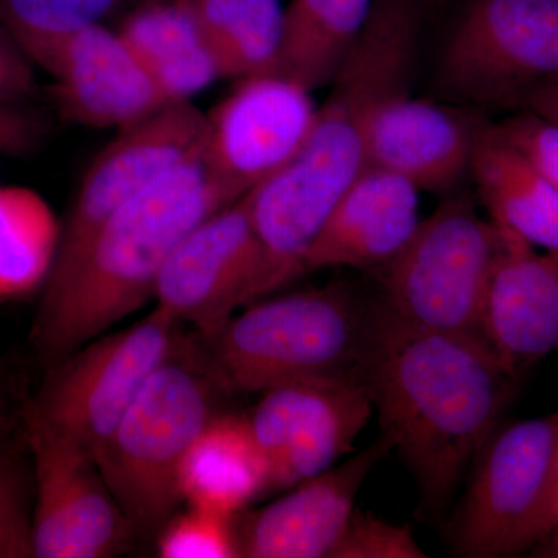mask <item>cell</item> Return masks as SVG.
<instances>
[{
  "mask_svg": "<svg viewBox=\"0 0 558 558\" xmlns=\"http://www.w3.org/2000/svg\"><path fill=\"white\" fill-rule=\"evenodd\" d=\"M376 0H292L284 9L274 75L314 92L330 86Z\"/></svg>",
  "mask_w": 558,
  "mask_h": 558,
  "instance_id": "23",
  "label": "cell"
},
{
  "mask_svg": "<svg viewBox=\"0 0 558 558\" xmlns=\"http://www.w3.org/2000/svg\"><path fill=\"white\" fill-rule=\"evenodd\" d=\"M558 526V447L556 459V481H554V497L550 502L549 510V531H554Z\"/></svg>",
  "mask_w": 558,
  "mask_h": 558,
  "instance_id": "34",
  "label": "cell"
},
{
  "mask_svg": "<svg viewBox=\"0 0 558 558\" xmlns=\"http://www.w3.org/2000/svg\"><path fill=\"white\" fill-rule=\"evenodd\" d=\"M119 32L167 102L191 101L222 80L189 0L135 7Z\"/></svg>",
  "mask_w": 558,
  "mask_h": 558,
  "instance_id": "21",
  "label": "cell"
},
{
  "mask_svg": "<svg viewBox=\"0 0 558 558\" xmlns=\"http://www.w3.org/2000/svg\"><path fill=\"white\" fill-rule=\"evenodd\" d=\"M427 557L409 527L398 526L355 509L330 558Z\"/></svg>",
  "mask_w": 558,
  "mask_h": 558,
  "instance_id": "29",
  "label": "cell"
},
{
  "mask_svg": "<svg viewBox=\"0 0 558 558\" xmlns=\"http://www.w3.org/2000/svg\"><path fill=\"white\" fill-rule=\"evenodd\" d=\"M470 178L494 226L532 247L558 253V191L497 124L481 130Z\"/></svg>",
  "mask_w": 558,
  "mask_h": 558,
  "instance_id": "20",
  "label": "cell"
},
{
  "mask_svg": "<svg viewBox=\"0 0 558 558\" xmlns=\"http://www.w3.org/2000/svg\"><path fill=\"white\" fill-rule=\"evenodd\" d=\"M60 238L57 216L39 193L25 186L0 189V300L44 288Z\"/></svg>",
  "mask_w": 558,
  "mask_h": 558,
  "instance_id": "25",
  "label": "cell"
},
{
  "mask_svg": "<svg viewBox=\"0 0 558 558\" xmlns=\"http://www.w3.org/2000/svg\"><path fill=\"white\" fill-rule=\"evenodd\" d=\"M260 395L247 421L269 468V492L333 468L354 450L374 410L362 371L301 377Z\"/></svg>",
  "mask_w": 558,
  "mask_h": 558,
  "instance_id": "11",
  "label": "cell"
},
{
  "mask_svg": "<svg viewBox=\"0 0 558 558\" xmlns=\"http://www.w3.org/2000/svg\"><path fill=\"white\" fill-rule=\"evenodd\" d=\"M418 223L416 186L395 172L366 167L330 211L304 259V274L387 266L409 244Z\"/></svg>",
  "mask_w": 558,
  "mask_h": 558,
  "instance_id": "19",
  "label": "cell"
},
{
  "mask_svg": "<svg viewBox=\"0 0 558 558\" xmlns=\"http://www.w3.org/2000/svg\"><path fill=\"white\" fill-rule=\"evenodd\" d=\"M33 469L20 454H0V558L35 557Z\"/></svg>",
  "mask_w": 558,
  "mask_h": 558,
  "instance_id": "27",
  "label": "cell"
},
{
  "mask_svg": "<svg viewBox=\"0 0 558 558\" xmlns=\"http://www.w3.org/2000/svg\"><path fill=\"white\" fill-rule=\"evenodd\" d=\"M175 325L156 306L131 328L83 344L51 366L28 413L78 442L97 461L150 376L171 357Z\"/></svg>",
  "mask_w": 558,
  "mask_h": 558,
  "instance_id": "9",
  "label": "cell"
},
{
  "mask_svg": "<svg viewBox=\"0 0 558 558\" xmlns=\"http://www.w3.org/2000/svg\"><path fill=\"white\" fill-rule=\"evenodd\" d=\"M312 92L284 76L240 80L208 117L204 165L229 204L258 189L299 156L317 120Z\"/></svg>",
  "mask_w": 558,
  "mask_h": 558,
  "instance_id": "12",
  "label": "cell"
},
{
  "mask_svg": "<svg viewBox=\"0 0 558 558\" xmlns=\"http://www.w3.org/2000/svg\"><path fill=\"white\" fill-rule=\"evenodd\" d=\"M498 231L499 253L480 337L519 379L529 366L558 351V253H538L508 231Z\"/></svg>",
  "mask_w": 558,
  "mask_h": 558,
  "instance_id": "16",
  "label": "cell"
},
{
  "mask_svg": "<svg viewBox=\"0 0 558 558\" xmlns=\"http://www.w3.org/2000/svg\"><path fill=\"white\" fill-rule=\"evenodd\" d=\"M558 81V0H472L451 31L436 83L451 100L521 109Z\"/></svg>",
  "mask_w": 558,
  "mask_h": 558,
  "instance_id": "8",
  "label": "cell"
},
{
  "mask_svg": "<svg viewBox=\"0 0 558 558\" xmlns=\"http://www.w3.org/2000/svg\"><path fill=\"white\" fill-rule=\"evenodd\" d=\"M35 89L31 58L9 32H0V105H21Z\"/></svg>",
  "mask_w": 558,
  "mask_h": 558,
  "instance_id": "31",
  "label": "cell"
},
{
  "mask_svg": "<svg viewBox=\"0 0 558 558\" xmlns=\"http://www.w3.org/2000/svg\"><path fill=\"white\" fill-rule=\"evenodd\" d=\"M229 205L204 156L140 191L101 227L72 277L44 293L32 329L39 357L54 366L138 311L180 242Z\"/></svg>",
  "mask_w": 558,
  "mask_h": 558,
  "instance_id": "2",
  "label": "cell"
},
{
  "mask_svg": "<svg viewBox=\"0 0 558 558\" xmlns=\"http://www.w3.org/2000/svg\"><path fill=\"white\" fill-rule=\"evenodd\" d=\"M49 73L61 112L84 126L120 131L168 105L120 32L102 24L69 36Z\"/></svg>",
  "mask_w": 558,
  "mask_h": 558,
  "instance_id": "17",
  "label": "cell"
},
{
  "mask_svg": "<svg viewBox=\"0 0 558 558\" xmlns=\"http://www.w3.org/2000/svg\"><path fill=\"white\" fill-rule=\"evenodd\" d=\"M484 124L409 92L380 106L366 143V167L395 172L418 191L451 193L469 178Z\"/></svg>",
  "mask_w": 558,
  "mask_h": 558,
  "instance_id": "18",
  "label": "cell"
},
{
  "mask_svg": "<svg viewBox=\"0 0 558 558\" xmlns=\"http://www.w3.org/2000/svg\"><path fill=\"white\" fill-rule=\"evenodd\" d=\"M149 2H159V0H137V7L143 5V3H149Z\"/></svg>",
  "mask_w": 558,
  "mask_h": 558,
  "instance_id": "36",
  "label": "cell"
},
{
  "mask_svg": "<svg viewBox=\"0 0 558 558\" xmlns=\"http://www.w3.org/2000/svg\"><path fill=\"white\" fill-rule=\"evenodd\" d=\"M523 110H529V112L535 113L542 119L553 121L558 126V81L531 95Z\"/></svg>",
  "mask_w": 558,
  "mask_h": 558,
  "instance_id": "33",
  "label": "cell"
},
{
  "mask_svg": "<svg viewBox=\"0 0 558 558\" xmlns=\"http://www.w3.org/2000/svg\"><path fill=\"white\" fill-rule=\"evenodd\" d=\"M213 417L208 380L172 357L140 391L97 458L134 529L156 531L174 515L183 464Z\"/></svg>",
  "mask_w": 558,
  "mask_h": 558,
  "instance_id": "5",
  "label": "cell"
},
{
  "mask_svg": "<svg viewBox=\"0 0 558 558\" xmlns=\"http://www.w3.org/2000/svg\"><path fill=\"white\" fill-rule=\"evenodd\" d=\"M557 447L558 411L494 429L468 473L451 538L458 556H515L549 534Z\"/></svg>",
  "mask_w": 558,
  "mask_h": 558,
  "instance_id": "7",
  "label": "cell"
},
{
  "mask_svg": "<svg viewBox=\"0 0 558 558\" xmlns=\"http://www.w3.org/2000/svg\"><path fill=\"white\" fill-rule=\"evenodd\" d=\"M7 429V417L5 414L2 413V410H0V438H2L3 433H5Z\"/></svg>",
  "mask_w": 558,
  "mask_h": 558,
  "instance_id": "35",
  "label": "cell"
},
{
  "mask_svg": "<svg viewBox=\"0 0 558 558\" xmlns=\"http://www.w3.org/2000/svg\"><path fill=\"white\" fill-rule=\"evenodd\" d=\"M208 117L191 101L168 102L123 128L101 150L81 182L44 293L61 288L110 216L165 172L201 159Z\"/></svg>",
  "mask_w": 558,
  "mask_h": 558,
  "instance_id": "10",
  "label": "cell"
},
{
  "mask_svg": "<svg viewBox=\"0 0 558 558\" xmlns=\"http://www.w3.org/2000/svg\"><path fill=\"white\" fill-rule=\"evenodd\" d=\"M258 267L250 191L180 242L157 278L154 299L175 322H189L213 340L238 307L252 303Z\"/></svg>",
  "mask_w": 558,
  "mask_h": 558,
  "instance_id": "14",
  "label": "cell"
},
{
  "mask_svg": "<svg viewBox=\"0 0 558 558\" xmlns=\"http://www.w3.org/2000/svg\"><path fill=\"white\" fill-rule=\"evenodd\" d=\"M498 253L499 231L472 199L447 197L384 266L381 307L414 328L480 337Z\"/></svg>",
  "mask_w": 558,
  "mask_h": 558,
  "instance_id": "6",
  "label": "cell"
},
{
  "mask_svg": "<svg viewBox=\"0 0 558 558\" xmlns=\"http://www.w3.org/2000/svg\"><path fill=\"white\" fill-rule=\"evenodd\" d=\"M501 134L527 157L558 191V126L529 110L497 124Z\"/></svg>",
  "mask_w": 558,
  "mask_h": 558,
  "instance_id": "30",
  "label": "cell"
},
{
  "mask_svg": "<svg viewBox=\"0 0 558 558\" xmlns=\"http://www.w3.org/2000/svg\"><path fill=\"white\" fill-rule=\"evenodd\" d=\"M25 421L35 480V557L116 556L135 529L110 492L95 458L28 411Z\"/></svg>",
  "mask_w": 558,
  "mask_h": 558,
  "instance_id": "13",
  "label": "cell"
},
{
  "mask_svg": "<svg viewBox=\"0 0 558 558\" xmlns=\"http://www.w3.org/2000/svg\"><path fill=\"white\" fill-rule=\"evenodd\" d=\"M422 0H376L328 98L318 106L304 148L267 183L278 211L306 229H322L330 211L366 168L374 116L409 86Z\"/></svg>",
  "mask_w": 558,
  "mask_h": 558,
  "instance_id": "3",
  "label": "cell"
},
{
  "mask_svg": "<svg viewBox=\"0 0 558 558\" xmlns=\"http://www.w3.org/2000/svg\"><path fill=\"white\" fill-rule=\"evenodd\" d=\"M43 137V124L20 105H0V153L24 154Z\"/></svg>",
  "mask_w": 558,
  "mask_h": 558,
  "instance_id": "32",
  "label": "cell"
},
{
  "mask_svg": "<svg viewBox=\"0 0 558 558\" xmlns=\"http://www.w3.org/2000/svg\"><path fill=\"white\" fill-rule=\"evenodd\" d=\"M183 501L233 519L253 499L269 494V468L247 417L215 416L182 468Z\"/></svg>",
  "mask_w": 558,
  "mask_h": 558,
  "instance_id": "22",
  "label": "cell"
},
{
  "mask_svg": "<svg viewBox=\"0 0 558 558\" xmlns=\"http://www.w3.org/2000/svg\"><path fill=\"white\" fill-rule=\"evenodd\" d=\"M392 451L380 438L344 464L289 488L284 497L248 513L236 531L238 553L247 558H330L339 545L360 488Z\"/></svg>",
  "mask_w": 558,
  "mask_h": 558,
  "instance_id": "15",
  "label": "cell"
},
{
  "mask_svg": "<svg viewBox=\"0 0 558 558\" xmlns=\"http://www.w3.org/2000/svg\"><path fill=\"white\" fill-rule=\"evenodd\" d=\"M362 377L381 438L407 462L432 510L468 476L517 380L480 337L414 328L381 306L373 312Z\"/></svg>",
  "mask_w": 558,
  "mask_h": 558,
  "instance_id": "1",
  "label": "cell"
},
{
  "mask_svg": "<svg viewBox=\"0 0 558 558\" xmlns=\"http://www.w3.org/2000/svg\"><path fill=\"white\" fill-rule=\"evenodd\" d=\"M373 314L348 289L330 284L253 304L213 339L215 374L230 391L362 371Z\"/></svg>",
  "mask_w": 558,
  "mask_h": 558,
  "instance_id": "4",
  "label": "cell"
},
{
  "mask_svg": "<svg viewBox=\"0 0 558 558\" xmlns=\"http://www.w3.org/2000/svg\"><path fill=\"white\" fill-rule=\"evenodd\" d=\"M163 558H231L238 553L236 531L229 517L190 508L165 523L159 537Z\"/></svg>",
  "mask_w": 558,
  "mask_h": 558,
  "instance_id": "28",
  "label": "cell"
},
{
  "mask_svg": "<svg viewBox=\"0 0 558 558\" xmlns=\"http://www.w3.org/2000/svg\"><path fill=\"white\" fill-rule=\"evenodd\" d=\"M220 78L271 73L281 44L284 9L279 0H189Z\"/></svg>",
  "mask_w": 558,
  "mask_h": 558,
  "instance_id": "24",
  "label": "cell"
},
{
  "mask_svg": "<svg viewBox=\"0 0 558 558\" xmlns=\"http://www.w3.org/2000/svg\"><path fill=\"white\" fill-rule=\"evenodd\" d=\"M131 2L137 0H0V21L31 61L49 72L69 36Z\"/></svg>",
  "mask_w": 558,
  "mask_h": 558,
  "instance_id": "26",
  "label": "cell"
}]
</instances>
